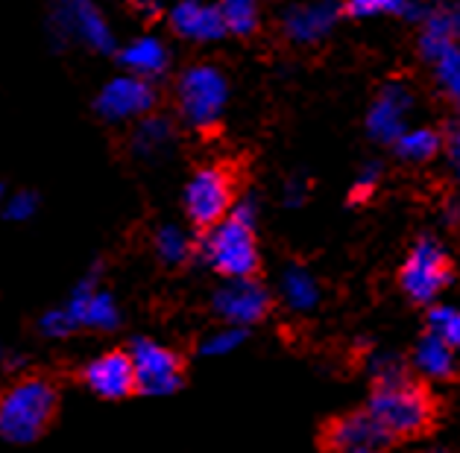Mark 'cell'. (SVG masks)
I'll return each mask as SVG.
<instances>
[{
    "mask_svg": "<svg viewBox=\"0 0 460 453\" xmlns=\"http://www.w3.org/2000/svg\"><path fill=\"white\" fill-rule=\"evenodd\" d=\"M164 21L176 39L190 44H215L226 36L220 4L211 0H173L164 6Z\"/></svg>",
    "mask_w": 460,
    "mask_h": 453,
    "instance_id": "12",
    "label": "cell"
},
{
    "mask_svg": "<svg viewBox=\"0 0 460 453\" xmlns=\"http://www.w3.org/2000/svg\"><path fill=\"white\" fill-rule=\"evenodd\" d=\"M376 185H378V164H367V167L361 170V176H358L355 187H352V202H364V199H369V194L376 190Z\"/></svg>",
    "mask_w": 460,
    "mask_h": 453,
    "instance_id": "30",
    "label": "cell"
},
{
    "mask_svg": "<svg viewBox=\"0 0 460 453\" xmlns=\"http://www.w3.org/2000/svg\"><path fill=\"white\" fill-rule=\"evenodd\" d=\"M0 202H4V185H0Z\"/></svg>",
    "mask_w": 460,
    "mask_h": 453,
    "instance_id": "35",
    "label": "cell"
},
{
    "mask_svg": "<svg viewBox=\"0 0 460 453\" xmlns=\"http://www.w3.org/2000/svg\"><path fill=\"white\" fill-rule=\"evenodd\" d=\"M80 378L88 389L106 401H123V398H129V395H138L136 366H132L129 351H123V348L106 351V354L92 360L80 371Z\"/></svg>",
    "mask_w": 460,
    "mask_h": 453,
    "instance_id": "13",
    "label": "cell"
},
{
    "mask_svg": "<svg viewBox=\"0 0 460 453\" xmlns=\"http://www.w3.org/2000/svg\"><path fill=\"white\" fill-rule=\"evenodd\" d=\"M452 161H455V167L460 170V126H457L455 135H452Z\"/></svg>",
    "mask_w": 460,
    "mask_h": 453,
    "instance_id": "33",
    "label": "cell"
},
{
    "mask_svg": "<svg viewBox=\"0 0 460 453\" xmlns=\"http://www.w3.org/2000/svg\"><path fill=\"white\" fill-rule=\"evenodd\" d=\"M346 13L352 18H378V15H396V18H422V6L417 0H349Z\"/></svg>",
    "mask_w": 460,
    "mask_h": 453,
    "instance_id": "22",
    "label": "cell"
},
{
    "mask_svg": "<svg viewBox=\"0 0 460 453\" xmlns=\"http://www.w3.org/2000/svg\"><path fill=\"white\" fill-rule=\"evenodd\" d=\"M393 146L405 161H429L440 150V135L434 129H405Z\"/></svg>",
    "mask_w": 460,
    "mask_h": 453,
    "instance_id": "23",
    "label": "cell"
},
{
    "mask_svg": "<svg viewBox=\"0 0 460 453\" xmlns=\"http://www.w3.org/2000/svg\"><path fill=\"white\" fill-rule=\"evenodd\" d=\"M220 15L226 36H252L261 21L258 0H220Z\"/></svg>",
    "mask_w": 460,
    "mask_h": 453,
    "instance_id": "21",
    "label": "cell"
},
{
    "mask_svg": "<svg viewBox=\"0 0 460 453\" xmlns=\"http://www.w3.org/2000/svg\"><path fill=\"white\" fill-rule=\"evenodd\" d=\"M229 106V79L217 65H190L176 79V109L185 126L215 129Z\"/></svg>",
    "mask_w": 460,
    "mask_h": 453,
    "instance_id": "4",
    "label": "cell"
},
{
    "mask_svg": "<svg viewBox=\"0 0 460 453\" xmlns=\"http://www.w3.org/2000/svg\"><path fill=\"white\" fill-rule=\"evenodd\" d=\"M155 103H159L155 83H147V79L129 74H118L97 91L94 111L106 123H136L153 115Z\"/></svg>",
    "mask_w": 460,
    "mask_h": 453,
    "instance_id": "8",
    "label": "cell"
},
{
    "mask_svg": "<svg viewBox=\"0 0 460 453\" xmlns=\"http://www.w3.org/2000/svg\"><path fill=\"white\" fill-rule=\"evenodd\" d=\"M243 327H229V331H223V334H215L208 339V343L199 348V354H206V357H215V354H226V351H232L238 343H243Z\"/></svg>",
    "mask_w": 460,
    "mask_h": 453,
    "instance_id": "28",
    "label": "cell"
},
{
    "mask_svg": "<svg viewBox=\"0 0 460 453\" xmlns=\"http://www.w3.org/2000/svg\"><path fill=\"white\" fill-rule=\"evenodd\" d=\"M282 290H285V299L290 308H311L314 301H317V284H314V278L308 275L302 266H290L282 278Z\"/></svg>",
    "mask_w": 460,
    "mask_h": 453,
    "instance_id": "25",
    "label": "cell"
},
{
    "mask_svg": "<svg viewBox=\"0 0 460 453\" xmlns=\"http://www.w3.org/2000/svg\"><path fill=\"white\" fill-rule=\"evenodd\" d=\"M413 109V97L405 85L390 83L378 91L376 103L369 106L367 129L381 144H396V138L408 129V115Z\"/></svg>",
    "mask_w": 460,
    "mask_h": 453,
    "instance_id": "15",
    "label": "cell"
},
{
    "mask_svg": "<svg viewBox=\"0 0 460 453\" xmlns=\"http://www.w3.org/2000/svg\"><path fill=\"white\" fill-rule=\"evenodd\" d=\"M341 18L338 0H302L285 9L282 30L294 44H317L334 30Z\"/></svg>",
    "mask_w": 460,
    "mask_h": 453,
    "instance_id": "14",
    "label": "cell"
},
{
    "mask_svg": "<svg viewBox=\"0 0 460 453\" xmlns=\"http://www.w3.org/2000/svg\"><path fill=\"white\" fill-rule=\"evenodd\" d=\"M48 32L56 48L80 44L92 53L118 50L115 30L94 0H56L48 15Z\"/></svg>",
    "mask_w": 460,
    "mask_h": 453,
    "instance_id": "5",
    "label": "cell"
},
{
    "mask_svg": "<svg viewBox=\"0 0 460 453\" xmlns=\"http://www.w3.org/2000/svg\"><path fill=\"white\" fill-rule=\"evenodd\" d=\"M115 53H118L123 74L147 79V83H155V79H162L171 71V48H167L159 36H153V32L129 39L127 44H120Z\"/></svg>",
    "mask_w": 460,
    "mask_h": 453,
    "instance_id": "16",
    "label": "cell"
},
{
    "mask_svg": "<svg viewBox=\"0 0 460 453\" xmlns=\"http://www.w3.org/2000/svg\"><path fill=\"white\" fill-rule=\"evenodd\" d=\"M270 292L264 290V284H258L255 278H232L215 292L211 310L232 327H243L261 322L270 313Z\"/></svg>",
    "mask_w": 460,
    "mask_h": 453,
    "instance_id": "11",
    "label": "cell"
},
{
    "mask_svg": "<svg viewBox=\"0 0 460 453\" xmlns=\"http://www.w3.org/2000/svg\"><path fill=\"white\" fill-rule=\"evenodd\" d=\"M455 41H460V0L452 4H437L429 13H422V56L434 59L446 48H452Z\"/></svg>",
    "mask_w": 460,
    "mask_h": 453,
    "instance_id": "18",
    "label": "cell"
},
{
    "mask_svg": "<svg viewBox=\"0 0 460 453\" xmlns=\"http://www.w3.org/2000/svg\"><path fill=\"white\" fill-rule=\"evenodd\" d=\"M355 453H378V450H355Z\"/></svg>",
    "mask_w": 460,
    "mask_h": 453,
    "instance_id": "34",
    "label": "cell"
},
{
    "mask_svg": "<svg viewBox=\"0 0 460 453\" xmlns=\"http://www.w3.org/2000/svg\"><path fill=\"white\" fill-rule=\"evenodd\" d=\"M176 146V126L171 118L164 115H147L136 120V129L129 135V152L138 161L159 164Z\"/></svg>",
    "mask_w": 460,
    "mask_h": 453,
    "instance_id": "17",
    "label": "cell"
},
{
    "mask_svg": "<svg viewBox=\"0 0 460 453\" xmlns=\"http://www.w3.org/2000/svg\"><path fill=\"white\" fill-rule=\"evenodd\" d=\"M285 199H288V205H299V202L305 199V181L290 179L288 187H285Z\"/></svg>",
    "mask_w": 460,
    "mask_h": 453,
    "instance_id": "31",
    "label": "cell"
},
{
    "mask_svg": "<svg viewBox=\"0 0 460 453\" xmlns=\"http://www.w3.org/2000/svg\"><path fill=\"white\" fill-rule=\"evenodd\" d=\"M39 325H41V331L48 334V336H68V334L76 331V327L71 325V319H68V313H65L62 308L44 313V319Z\"/></svg>",
    "mask_w": 460,
    "mask_h": 453,
    "instance_id": "29",
    "label": "cell"
},
{
    "mask_svg": "<svg viewBox=\"0 0 460 453\" xmlns=\"http://www.w3.org/2000/svg\"><path fill=\"white\" fill-rule=\"evenodd\" d=\"M431 65H434L437 83H440L446 91V97L452 100L455 106H460V48L457 44L446 48L440 56H434Z\"/></svg>",
    "mask_w": 460,
    "mask_h": 453,
    "instance_id": "24",
    "label": "cell"
},
{
    "mask_svg": "<svg viewBox=\"0 0 460 453\" xmlns=\"http://www.w3.org/2000/svg\"><path fill=\"white\" fill-rule=\"evenodd\" d=\"M185 217L199 231L215 229L234 205V176L223 164H206L188 179L182 194Z\"/></svg>",
    "mask_w": 460,
    "mask_h": 453,
    "instance_id": "6",
    "label": "cell"
},
{
    "mask_svg": "<svg viewBox=\"0 0 460 453\" xmlns=\"http://www.w3.org/2000/svg\"><path fill=\"white\" fill-rule=\"evenodd\" d=\"M367 413L373 415L390 445H396V441H413L434 433L443 406L425 380L411 378L402 369H387L376 380Z\"/></svg>",
    "mask_w": 460,
    "mask_h": 453,
    "instance_id": "1",
    "label": "cell"
},
{
    "mask_svg": "<svg viewBox=\"0 0 460 453\" xmlns=\"http://www.w3.org/2000/svg\"><path fill=\"white\" fill-rule=\"evenodd\" d=\"M59 387L50 375L32 371L18 378L0 395V436L15 445L41 439L59 415Z\"/></svg>",
    "mask_w": 460,
    "mask_h": 453,
    "instance_id": "3",
    "label": "cell"
},
{
    "mask_svg": "<svg viewBox=\"0 0 460 453\" xmlns=\"http://www.w3.org/2000/svg\"><path fill=\"white\" fill-rule=\"evenodd\" d=\"M317 445L323 453H355V450H378L390 441L381 433L367 410H355L346 415H334L320 427Z\"/></svg>",
    "mask_w": 460,
    "mask_h": 453,
    "instance_id": "10",
    "label": "cell"
},
{
    "mask_svg": "<svg viewBox=\"0 0 460 453\" xmlns=\"http://www.w3.org/2000/svg\"><path fill=\"white\" fill-rule=\"evenodd\" d=\"M132 366H136V387L141 395H173L185 383V357L164 348L153 339L138 336L129 345Z\"/></svg>",
    "mask_w": 460,
    "mask_h": 453,
    "instance_id": "9",
    "label": "cell"
},
{
    "mask_svg": "<svg viewBox=\"0 0 460 453\" xmlns=\"http://www.w3.org/2000/svg\"><path fill=\"white\" fill-rule=\"evenodd\" d=\"M429 327H431V334L440 336L446 345L460 348V310H448V308L431 310Z\"/></svg>",
    "mask_w": 460,
    "mask_h": 453,
    "instance_id": "26",
    "label": "cell"
},
{
    "mask_svg": "<svg viewBox=\"0 0 460 453\" xmlns=\"http://www.w3.org/2000/svg\"><path fill=\"white\" fill-rule=\"evenodd\" d=\"M417 366L425 371L429 378H440V380H457L460 378V366L455 360V348L446 345L440 336H429L422 339V345L417 348Z\"/></svg>",
    "mask_w": 460,
    "mask_h": 453,
    "instance_id": "19",
    "label": "cell"
},
{
    "mask_svg": "<svg viewBox=\"0 0 460 453\" xmlns=\"http://www.w3.org/2000/svg\"><path fill=\"white\" fill-rule=\"evenodd\" d=\"M455 269L452 260L434 240H420L411 248L405 266L399 272V284L413 304H431L452 284Z\"/></svg>",
    "mask_w": 460,
    "mask_h": 453,
    "instance_id": "7",
    "label": "cell"
},
{
    "mask_svg": "<svg viewBox=\"0 0 460 453\" xmlns=\"http://www.w3.org/2000/svg\"><path fill=\"white\" fill-rule=\"evenodd\" d=\"M36 211H39V196L32 194V190H18V194H13L6 199L4 217L13 220V222H24L30 217H36Z\"/></svg>",
    "mask_w": 460,
    "mask_h": 453,
    "instance_id": "27",
    "label": "cell"
},
{
    "mask_svg": "<svg viewBox=\"0 0 460 453\" xmlns=\"http://www.w3.org/2000/svg\"><path fill=\"white\" fill-rule=\"evenodd\" d=\"M132 6H136L144 18H159V15L164 13V4H162V0H132Z\"/></svg>",
    "mask_w": 460,
    "mask_h": 453,
    "instance_id": "32",
    "label": "cell"
},
{
    "mask_svg": "<svg viewBox=\"0 0 460 453\" xmlns=\"http://www.w3.org/2000/svg\"><path fill=\"white\" fill-rule=\"evenodd\" d=\"M255 217L258 208L252 196L234 199L229 217L220 220L215 229H208L197 246V255L226 281L258 275L261 255H258L255 240Z\"/></svg>",
    "mask_w": 460,
    "mask_h": 453,
    "instance_id": "2",
    "label": "cell"
},
{
    "mask_svg": "<svg viewBox=\"0 0 460 453\" xmlns=\"http://www.w3.org/2000/svg\"><path fill=\"white\" fill-rule=\"evenodd\" d=\"M153 248H155V255H159L162 264H167V266H182L197 255V243L190 240L179 225H171V222L155 229Z\"/></svg>",
    "mask_w": 460,
    "mask_h": 453,
    "instance_id": "20",
    "label": "cell"
}]
</instances>
